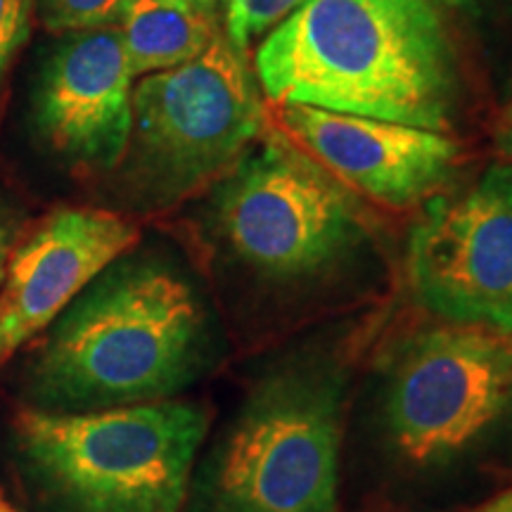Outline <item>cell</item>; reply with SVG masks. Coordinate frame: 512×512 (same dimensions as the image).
<instances>
[{
    "mask_svg": "<svg viewBox=\"0 0 512 512\" xmlns=\"http://www.w3.org/2000/svg\"><path fill=\"white\" fill-rule=\"evenodd\" d=\"M207 311L176 268L117 259L41 335L27 408L93 413L176 399L214 366Z\"/></svg>",
    "mask_w": 512,
    "mask_h": 512,
    "instance_id": "1",
    "label": "cell"
},
{
    "mask_svg": "<svg viewBox=\"0 0 512 512\" xmlns=\"http://www.w3.org/2000/svg\"><path fill=\"white\" fill-rule=\"evenodd\" d=\"M261 91L427 131H448L458 64L432 0H309L261 43Z\"/></svg>",
    "mask_w": 512,
    "mask_h": 512,
    "instance_id": "2",
    "label": "cell"
},
{
    "mask_svg": "<svg viewBox=\"0 0 512 512\" xmlns=\"http://www.w3.org/2000/svg\"><path fill=\"white\" fill-rule=\"evenodd\" d=\"M209 418L188 401L93 413L22 408L10 458L36 512H183Z\"/></svg>",
    "mask_w": 512,
    "mask_h": 512,
    "instance_id": "3",
    "label": "cell"
},
{
    "mask_svg": "<svg viewBox=\"0 0 512 512\" xmlns=\"http://www.w3.org/2000/svg\"><path fill=\"white\" fill-rule=\"evenodd\" d=\"M344 406L337 361H280L195 465L183 512H339Z\"/></svg>",
    "mask_w": 512,
    "mask_h": 512,
    "instance_id": "4",
    "label": "cell"
},
{
    "mask_svg": "<svg viewBox=\"0 0 512 512\" xmlns=\"http://www.w3.org/2000/svg\"><path fill=\"white\" fill-rule=\"evenodd\" d=\"M512 420V339L479 328L406 337L384 361L375 427L387 463L441 479L472 463Z\"/></svg>",
    "mask_w": 512,
    "mask_h": 512,
    "instance_id": "5",
    "label": "cell"
},
{
    "mask_svg": "<svg viewBox=\"0 0 512 512\" xmlns=\"http://www.w3.org/2000/svg\"><path fill=\"white\" fill-rule=\"evenodd\" d=\"M216 223L235 256L278 280L325 271L361 235L347 185L280 138L240 164L216 204Z\"/></svg>",
    "mask_w": 512,
    "mask_h": 512,
    "instance_id": "6",
    "label": "cell"
},
{
    "mask_svg": "<svg viewBox=\"0 0 512 512\" xmlns=\"http://www.w3.org/2000/svg\"><path fill=\"white\" fill-rule=\"evenodd\" d=\"M264 126L245 57L216 36L195 60L147 74L133 91V131L152 192L176 197L228 169Z\"/></svg>",
    "mask_w": 512,
    "mask_h": 512,
    "instance_id": "7",
    "label": "cell"
},
{
    "mask_svg": "<svg viewBox=\"0 0 512 512\" xmlns=\"http://www.w3.org/2000/svg\"><path fill=\"white\" fill-rule=\"evenodd\" d=\"M406 268L432 316L512 339V166L491 164L472 188L427 202Z\"/></svg>",
    "mask_w": 512,
    "mask_h": 512,
    "instance_id": "8",
    "label": "cell"
},
{
    "mask_svg": "<svg viewBox=\"0 0 512 512\" xmlns=\"http://www.w3.org/2000/svg\"><path fill=\"white\" fill-rule=\"evenodd\" d=\"M136 240L126 216L88 207L57 209L19 235L0 287V363L41 337Z\"/></svg>",
    "mask_w": 512,
    "mask_h": 512,
    "instance_id": "9",
    "label": "cell"
},
{
    "mask_svg": "<svg viewBox=\"0 0 512 512\" xmlns=\"http://www.w3.org/2000/svg\"><path fill=\"white\" fill-rule=\"evenodd\" d=\"M283 136L347 188L389 207L420 202L446 176L458 145L439 131L394 121L275 105Z\"/></svg>",
    "mask_w": 512,
    "mask_h": 512,
    "instance_id": "10",
    "label": "cell"
},
{
    "mask_svg": "<svg viewBox=\"0 0 512 512\" xmlns=\"http://www.w3.org/2000/svg\"><path fill=\"white\" fill-rule=\"evenodd\" d=\"M131 81L119 29L64 38L38 79V136L69 162L117 164L133 131Z\"/></svg>",
    "mask_w": 512,
    "mask_h": 512,
    "instance_id": "11",
    "label": "cell"
},
{
    "mask_svg": "<svg viewBox=\"0 0 512 512\" xmlns=\"http://www.w3.org/2000/svg\"><path fill=\"white\" fill-rule=\"evenodd\" d=\"M119 22L133 79L181 67L216 38L209 10L190 0H131Z\"/></svg>",
    "mask_w": 512,
    "mask_h": 512,
    "instance_id": "12",
    "label": "cell"
},
{
    "mask_svg": "<svg viewBox=\"0 0 512 512\" xmlns=\"http://www.w3.org/2000/svg\"><path fill=\"white\" fill-rule=\"evenodd\" d=\"M131 0H34L43 27L55 34L107 29L119 22Z\"/></svg>",
    "mask_w": 512,
    "mask_h": 512,
    "instance_id": "13",
    "label": "cell"
},
{
    "mask_svg": "<svg viewBox=\"0 0 512 512\" xmlns=\"http://www.w3.org/2000/svg\"><path fill=\"white\" fill-rule=\"evenodd\" d=\"M309 0H226L230 46L245 53L249 41L283 24Z\"/></svg>",
    "mask_w": 512,
    "mask_h": 512,
    "instance_id": "14",
    "label": "cell"
},
{
    "mask_svg": "<svg viewBox=\"0 0 512 512\" xmlns=\"http://www.w3.org/2000/svg\"><path fill=\"white\" fill-rule=\"evenodd\" d=\"M31 12H34V0H0V81L19 48L27 43Z\"/></svg>",
    "mask_w": 512,
    "mask_h": 512,
    "instance_id": "15",
    "label": "cell"
},
{
    "mask_svg": "<svg viewBox=\"0 0 512 512\" xmlns=\"http://www.w3.org/2000/svg\"><path fill=\"white\" fill-rule=\"evenodd\" d=\"M19 235H22V228H19L17 214L0 200V287H3L12 249H15Z\"/></svg>",
    "mask_w": 512,
    "mask_h": 512,
    "instance_id": "16",
    "label": "cell"
},
{
    "mask_svg": "<svg viewBox=\"0 0 512 512\" xmlns=\"http://www.w3.org/2000/svg\"><path fill=\"white\" fill-rule=\"evenodd\" d=\"M472 512H512V489L503 491V494L491 498V501L479 505V508L472 510Z\"/></svg>",
    "mask_w": 512,
    "mask_h": 512,
    "instance_id": "17",
    "label": "cell"
},
{
    "mask_svg": "<svg viewBox=\"0 0 512 512\" xmlns=\"http://www.w3.org/2000/svg\"><path fill=\"white\" fill-rule=\"evenodd\" d=\"M503 145H505V152H508V155H512V105H510V110H508V117H505Z\"/></svg>",
    "mask_w": 512,
    "mask_h": 512,
    "instance_id": "18",
    "label": "cell"
},
{
    "mask_svg": "<svg viewBox=\"0 0 512 512\" xmlns=\"http://www.w3.org/2000/svg\"><path fill=\"white\" fill-rule=\"evenodd\" d=\"M434 3L448 5V8H467V5L477 3V0H434Z\"/></svg>",
    "mask_w": 512,
    "mask_h": 512,
    "instance_id": "19",
    "label": "cell"
},
{
    "mask_svg": "<svg viewBox=\"0 0 512 512\" xmlns=\"http://www.w3.org/2000/svg\"><path fill=\"white\" fill-rule=\"evenodd\" d=\"M0 512H19V510H15L12 505H8L3 501V498H0Z\"/></svg>",
    "mask_w": 512,
    "mask_h": 512,
    "instance_id": "20",
    "label": "cell"
},
{
    "mask_svg": "<svg viewBox=\"0 0 512 512\" xmlns=\"http://www.w3.org/2000/svg\"><path fill=\"white\" fill-rule=\"evenodd\" d=\"M190 3H195V5H200V8H211V0H190Z\"/></svg>",
    "mask_w": 512,
    "mask_h": 512,
    "instance_id": "21",
    "label": "cell"
}]
</instances>
